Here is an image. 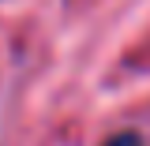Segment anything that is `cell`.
<instances>
[{
	"instance_id": "6da1fadb",
	"label": "cell",
	"mask_w": 150,
	"mask_h": 146,
	"mask_svg": "<svg viewBox=\"0 0 150 146\" xmlns=\"http://www.w3.org/2000/svg\"><path fill=\"white\" fill-rule=\"evenodd\" d=\"M101 146H143V142H139V135L128 131V135H112L109 142H101Z\"/></svg>"
}]
</instances>
